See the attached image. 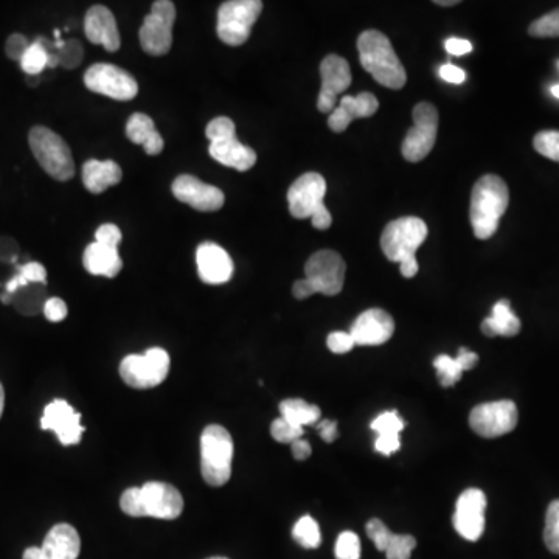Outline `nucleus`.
I'll return each instance as SVG.
<instances>
[{"label":"nucleus","mask_w":559,"mask_h":559,"mask_svg":"<svg viewBox=\"0 0 559 559\" xmlns=\"http://www.w3.org/2000/svg\"><path fill=\"white\" fill-rule=\"evenodd\" d=\"M120 508L132 518L173 521L184 511V497L170 483L148 482L140 488H128L120 497Z\"/></svg>","instance_id":"1"},{"label":"nucleus","mask_w":559,"mask_h":559,"mask_svg":"<svg viewBox=\"0 0 559 559\" xmlns=\"http://www.w3.org/2000/svg\"><path fill=\"white\" fill-rule=\"evenodd\" d=\"M510 204V191L504 179L496 174L482 176L471 193L469 219L479 240H490L499 229L500 218Z\"/></svg>","instance_id":"2"},{"label":"nucleus","mask_w":559,"mask_h":559,"mask_svg":"<svg viewBox=\"0 0 559 559\" xmlns=\"http://www.w3.org/2000/svg\"><path fill=\"white\" fill-rule=\"evenodd\" d=\"M428 237V226L417 216L395 219L382 232V252L393 263H400L401 274L414 278L418 274L415 254Z\"/></svg>","instance_id":"3"},{"label":"nucleus","mask_w":559,"mask_h":559,"mask_svg":"<svg viewBox=\"0 0 559 559\" xmlns=\"http://www.w3.org/2000/svg\"><path fill=\"white\" fill-rule=\"evenodd\" d=\"M362 67L389 89H401L407 81L406 70L393 50L392 42L378 30H367L358 38Z\"/></svg>","instance_id":"4"},{"label":"nucleus","mask_w":559,"mask_h":559,"mask_svg":"<svg viewBox=\"0 0 559 559\" xmlns=\"http://www.w3.org/2000/svg\"><path fill=\"white\" fill-rule=\"evenodd\" d=\"M327 181L319 173H305L289 187V212L296 219L311 218L316 229L327 230L333 224L331 213L325 207Z\"/></svg>","instance_id":"5"},{"label":"nucleus","mask_w":559,"mask_h":559,"mask_svg":"<svg viewBox=\"0 0 559 559\" xmlns=\"http://www.w3.org/2000/svg\"><path fill=\"white\" fill-rule=\"evenodd\" d=\"M233 440L226 428L210 424L201 435V473L210 487H223L232 477Z\"/></svg>","instance_id":"6"},{"label":"nucleus","mask_w":559,"mask_h":559,"mask_svg":"<svg viewBox=\"0 0 559 559\" xmlns=\"http://www.w3.org/2000/svg\"><path fill=\"white\" fill-rule=\"evenodd\" d=\"M205 136L210 140V156L224 167L247 171L257 164V153L237 139V128L229 117L213 119L205 129Z\"/></svg>","instance_id":"7"},{"label":"nucleus","mask_w":559,"mask_h":559,"mask_svg":"<svg viewBox=\"0 0 559 559\" xmlns=\"http://www.w3.org/2000/svg\"><path fill=\"white\" fill-rule=\"evenodd\" d=\"M28 143L33 156L49 176L61 182L73 178L75 162H73L72 151L63 137L46 126H35L28 134Z\"/></svg>","instance_id":"8"},{"label":"nucleus","mask_w":559,"mask_h":559,"mask_svg":"<svg viewBox=\"0 0 559 559\" xmlns=\"http://www.w3.org/2000/svg\"><path fill=\"white\" fill-rule=\"evenodd\" d=\"M263 11L260 0H230L218 10L216 32L218 38L227 46H243L249 39L252 27Z\"/></svg>","instance_id":"9"},{"label":"nucleus","mask_w":559,"mask_h":559,"mask_svg":"<svg viewBox=\"0 0 559 559\" xmlns=\"http://www.w3.org/2000/svg\"><path fill=\"white\" fill-rule=\"evenodd\" d=\"M170 372V356L164 348L153 347L143 355H129L120 364V376L132 389L160 386Z\"/></svg>","instance_id":"10"},{"label":"nucleus","mask_w":559,"mask_h":559,"mask_svg":"<svg viewBox=\"0 0 559 559\" xmlns=\"http://www.w3.org/2000/svg\"><path fill=\"white\" fill-rule=\"evenodd\" d=\"M176 7L170 0H157L151 7L140 27L139 38L142 49L148 55L164 56L173 46V27Z\"/></svg>","instance_id":"11"},{"label":"nucleus","mask_w":559,"mask_h":559,"mask_svg":"<svg viewBox=\"0 0 559 559\" xmlns=\"http://www.w3.org/2000/svg\"><path fill=\"white\" fill-rule=\"evenodd\" d=\"M84 86L117 101H129L139 94L136 78L114 64L98 63L89 67L84 73Z\"/></svg>","instance_id":"12"},{"label":"nucleus","mask_w":559,"mask_h":559,"mask_svg":"<svg viewBox=\"0 0 559 559\" xmlns=\"http://www.w3.org/2000/svg\"><path fill=\"white\" fill-rule=\"evenodd\" d=\"M345 266L344 258L334 250H319L311 255L305 264L306 280L311 283L316 294L337 296L344 289Z\"/></svg>","instance_id":"13"},{"label":"nucleus","mask_w":559,"mask_h":559,"mask_svg":"<svg viewBox=\"0 0 559 559\" xmlns=\"http://www.w3.org/2000/svg\"><path fill=\"white\" fill-rule=\"evenodd\" d=\"M438 111L431 103H418L414 109V126L407 132L403 142L404 159L420 162L426 159L437 140Z\"/></svg>","instance_id":"14"},{"label":"nucleus","mask_w":559,"mask_h":559,"mask_svg":"<svg viewBox=\"0 0 559 559\" xmlns=\"http://www.w3.org/2000/svg\"><path fill=\"white\" fill-rule=\"evenodd\" d=\"M518 418V407L513 401H493L471 410L469 426L480 437L497 438L510 434L516 428Z\"/></svg>","instance_id":"15"},{"label":"nucleus","mask_w":559,"mask_h":559,"mask_svg":"<svg viewBox=\"0 0 559 559\" xmlns=\"http://www.w3.org/2000/svg\"><path fill=\"white\" fill-rule=\"evenodd\" d=\"M485 511H487V496L482 490L469 488L463 491L457 499L454 518H452L455 532L466 541H479L485 532Z\"/></svg>","instance_id":"16"},{"label":"nucleus","mask_w":559,"mask_h":559,"mask_svg":"<svg viewBox=\"0 0 559 559\" xmlns=\"http://www.w3.org/2000/svg\"><path fill=\"white\" fill-rule=\"evenodd\" d=\"M41 428L55 432L63 446L78 445L86 431L81 424L80 412L64 400H53L47 404L42 414Z\"/></svg>","instance_id":"17"},{"label":"nucleus","mask_w":559,"mask_h":559,"mask_svg":"<svg viewBox=\"0 0 559 559\" xmlns=\"http://www.w3.org/2000/svg\"><path fill=\"white\" fill-rule=\"evenodd\" d=\"M320 77H322V89L317 98V109L322 114H331L336 109L337 95L350 87V66L341 56L328 55L320 63Z\"/></svg>","instance_id":"18"},{"label":"nucleus","mask_w":559,"mask_h":559,"mask_svg":"<svg viewBox=\"0 0 559 559\" xmlns=\"http://www.w3.org/2000/svg\"><path fill=\"white\" fill-rule=\"evenodd\" d=\"M171 190L176 199L199 212H216V210L223 209L224 202H226V196L218 187L205 184L190 174H182L179 178L174 179Z\"/></svg>","instance_id":"19"},{"label":"nucleus","mask_w":559,"mask_h":559,"mask_svg":"<svg viewBox=\"0 0 559 559\" xmlns=\"http://www.w3.org/2000/svg\"><path fill=\"white\" fill-rule=\"evenodd\" d=\"M81 552V539L69 524H58L47 533L41 547L25 550L22 559H77Z\"/></svg>","instance_id":"20"},{"label":"nucleus","mask_w":559,"mask_h":559,"mask_svg":"<svg viewBox=\"0 0 559 559\" xmlns=\"http://www.w3.org/2000/svg\"><path fill=\"white\" fill-rule=\"evenodd\" d=\"M395 333V322L387 311L372 308L359 314L351 325L350 334L356 345L375 347L386 344Z\"/></svg>","instance_id":"21"},{"label":"nucleus","mask_w":559,"mask_h":559,"mask_svg":"<svg viewBox=\"0 0 559 559\" xmlns=\"http://www.w3.org/2000/svg\"><path fill=\"white\" fill-rule=\"evenodd\" d=\"M84 33L92 44L103 46L108 52H117L122 46L119 25L112 11L105 5H94L87 10L84 18Z\"/></svg>","instance_id":"22"},{"label":"nucleus","mask_w":559,"mask_h":559,"mask_svg":"<svg viewBox=\"0 0 559 559\" xmlns=\"http://www.w3.org/2000/svg\"><path fill=\"white\" fill-rule=\"evenodd\" d=\"M196 264L202 282L224 285L233 275V261L227 250L215 243H202L196 250Z\"/></svg>","instance_id":"23"},{"label":"nucleus","mask_w":559,"mask_h":559,"mask_svg":"<svg viewBox=\"0 0 559 559\" xmlns=\"http://www.w3.org/2000/svg\"><path fill=\"white\" fill-rule=\"evenodd\" d=\"M378 108V98L370 92H362L356 97L348 95V97L342 98L339 106L331 112L328 126H330L331 131L344 132L353 120L372 117L373 114H376Z\"/></svg>","instance_id":"24"},{"label":"nucleus","mask_w":559,"mask_h":559,"mask_svg":"<svg viewBox=\"0 0 559 559\" xmlns=\"http://www.w3.org/2000/svg\"><path fill=\"white\" fill-rule=\"evenodd\" d=\"M84 268L89 274L114 278L122 271L123 261L117 247L105 246L95 241L84 250Z\"/></svg>","instance_id":"25"},{"label":"nucleus","mask_w":559,"mask_h":559,"mask_svg":"<svg viewBox=\"0 0 559 559\" xmlns=\"http://www.w3.org/2000/svg\"><path fill=\"white\" fill-rule=\"evenodd\" d=\"M122 178V168L114 160L91 159L83 165L84 187L94 195H100L109 187L119 184Z\"/></svg>","instance_id":"26"},{"label":"nucleus","mask_w":559,"mask_h":559,"mask_svg":"<svg viewBox=\"0 0 559 559\" xmlns=\"http://www.w3.org/2000/svg\"><path fill=\"white\" fill-rule=\"evenodd\" d=\"M126 137L132 143L142 145L145 153L150 156H157L164 151V137L160 136L153 119L142 112H136L129 117L126 123Z\"/></svg>","instance_id":"27"},{"label":"nucleus","mask_w":559,"mask_h":559,"mask_svg":"<svg viewBox=\"0 0 559 559\" xmlns=\"http://www.w3.org/2000/svg\"><path fill=\"white\" fill-rule=\"evenodd\" d=\"M521 331V320L511 310L508 300H499L490 316L482 322V333L488 337H513Z\"/></svg>","instance_id":"28"},{"label":"nucleus","mask_w":559,"mask_h":559,"mask_svg":"<svg viewBox=\"0 0 559 559\" xmlns=\"http://www.w3.org/2000/svg\"><path fill=\"white\" fill-rule=\"evenodd\" d=\"M280 414L285 420L291 421L292 424L305 428L311 424H317L322 418V412L316 404L306 403L300 398H289V400L280 403Z\"/></svg>","instance_id":"29"},{"label":"nucleus","mask_w":559,"mask_h":559,"mask_svg":"<svg viewBox=\"0 0 559 559\" xmlns=\"http://www.w3.org/2000/svg\"><path fill=\"white\" fill-rule=\"evenodd\" d=\"M292 538L305 549H317L322 542L319 524L311 516H303L292 528Z\"/></svg>","instance_id":"30"},{"label":"nucleus","mask_w":559,"mask_h":559,"mask_svg":"<svg viewBox=\"0 0 559 559\" xmlns=\"http://www.w3.org/2000/svg\"><path fill=\"white\" fill-rule=\"evenodd\" d=\"M19 64H21V69L27 75L36 77L42 70L49 67V52H47L46 47L42 46L41 42L35 41L33 44H30Z\"/></svg>","instance_id":"31"},{"label":"nucleus","mask_w":559,"mask_h":559,"mask_svg":"<svg viewBox=\"0 0 559 559\" xmlns=\"http://www.w3.org/2000/svg\"><path fill=\"white\" fill-rule=\"evenodd\" d=\"M435 372H437L440 384L443 387H452L462 379L463 370L457 359L448 355H440L434 361Z\"/></svg>","instance_id":"32"},{"label":"nucleus","mask_w":559,"mask_h":559,"mask_svg":"<svg viewBox=\"0 0 559 559\" xmlns=\"http://www.w3.org/2000/svg\"><path fill=\"white\" fill-rule=\"evenodd\" d=\"M528 35L533 38H559V8L532 22Z\"/></svg>","instance_id":"33"},{"label":"nucleus","mask_w":559,"mask_h":559,"mask_svg":"<svg viewBox=\"0 0 559 559\" xmlns=\"http://www.w3.org/2000/svg\"><path fill=\"white\" fill-rule=\"evenodd\" d=\"M544 542L550 552L559 555V499L553 500L547 508Z\"/></svg>","instance_id":"34"},{"label":"nucleus","mask_w":559,"mask_h":559,"mask_svg":"<svg viewBox=\"0 0 559 559\" xmlns=\"http://www.w3.org/2000/svg\"><path fill=\"white\" fill-rule=\"evenodd\" d=\"M533 146L541 156L559 162V131H541L533 139Z\"/></svg>","instance_id":"35"},{"label":"nucleus","mask_w":559,"mask_h":559,"mask_svg":"<svg viewBox=\"0 0 559 559\" xmlns=\"http://www.w3.org/2000/svg\"><path fill=\"white\" fill-rule=\"evenodd\" d=\"M336 559H361V541L353 532H342L334 547Z\"/></svg>","instance_id":"36"},{"label":"nucleus","mask_w":559,"mask_h":559,"mask_svg":"<svg viewBox=\"0 0 559 559\" xmlns=\"http://www.w3.org/2000/svg\"><path fill=\"white\" fill-rule=\"evenodd\" d=\"M415 547H417V539L414 536L393 533L386 549L387 559H410Z\"/></svg>","instance_id":"37"},{"label":"nucleus","mask_w":559,"mask_h":559,"mask_svg":"<svg viewBox=\"0 0 559 559\" xmlns=\"http://www.w3.org/2000/svg\"><path fill=\"white\" fill-rule=\"evenodd\" d=\"M271 435L274 440L278 443H294L296 440H300L303 435V428L292 424L291 421L285 420V418H277V420L272 423Z\"/></svg>","instance_id":"38"},{"label":"nucleus","mask_w":559,"mask_h":559,"mask_svg":"<svg viewBox=\"0 0 559 559\" xmlns=\"http://www.w3.org/2000/svg\"><path fill=\"white\" fill-rule=\"evenodd\" d=\"M365 530H367V536L372 539L373 544H375L376 549L379 552H386L387 546H389L390 539H392L393 533L390 532L389 527H387L384 522L379 521V519H372V521L367 522L365 525Z\"/></svg>","instance_id":"39"},{"label":"nucleus","mask_w":559,"mask_h":559,"mask_svg":"<svg viewBox=\"0 0 559 559\" xmlns=\"http://www.w3.org/2000/svg\"><path fill=\"white\" fill-rule=\"evenodd\" d=\"M404 426H406V424H404L403 418H401L395 410L382 412L372 423V429L376 434H379V432H400L401 434Z\"/></svg>","instance_id":"40"},{"label":"nucleus","mask_w":559,"mask_h":559,"mask_svg":"<svg viewBox=\"0 0 559 559\" xmlns=\"http://www.w3.org/2000/svg\"><path fill=\"white\" fill-rule=\"evenodd\" d=\"M83 46L78 41H67L58 53L60 64L64 69H75L83 61Z\"/></svg>","instance_id":"41"},{"label":"nucleus","mask_w":559,"mask_h":559,"mask_svg":"<svg viewBox=\"0 0 559 559\" xmlns=\"http://www.w3.org/2000/svg\"><path fill=\"white\" fill-rule=\"evenodd\" d=\"M328 348H330L331 353L334 355H345L348 351L355 348L356 342L350 333H345V331H334L328 336L327 339Z\"/></svg>","instance_id":"42"},{"label":"nucleus","mask_w":559,"mask_h":559,"mask_svg":"<svg viewBox=\"0 0 559 559\" xmlns=\"http://www.w3.org/2000/svg\"><path fill=\"white\" fill-rule=\"evenodd\" d=\"M400 432H379L376 434L375 449L382 455H392L400 451Z\"/></svg>","instance_id":"43"},{"label":"nucleus","mask_w":559,"mask_h":559,"mask_svg":"<svg viewBox=\"0 0 559 559\" xmlns=\"http://www.w3.org/2000/svg\"><path fill=\"white\" fill-rule=\"evenodd\" d=\"M95 241L100 244H105L109 247H117L119 249L120 241H122V232L115 224H103L98 227L95 232Z\"/></svg>","instance_id":"44"},{"label":"nucleus","mask_w":559,"mask_h":559,"mask_svg":"<svg viewBox=\"0 0 559 559\" xmlns=\"http://www.w3.org/2000/svg\"><path fill=\"white\" fill-rule=\"evenodd\" d=\"M28 47H30V42L21 33H14L10 38L7 39V44H5V52H7L8 58L13 61H21L24 53L27 52Z\"/></svg>","instance_id":"45"},{"label":"nucleus","mask_w":559,"mask_h":559,"mask_svg":"<svg viewBox=\"0 0 559 559\" xmlns=\"http://www.w3.org/2000/svg\"><path fill=\"white\" fill-rule=\"evenodd\" d=\"M67 305L60 297H52L44 303V316L49 322L58 323L63 322L67 317Z\"/></svg>","instance_id":"46"},{"label":"nucleus","mask_w":559,"mask_h":559,"mask_svg":"<svg viewBox=\"0 0 559 559\" xmlns=\"http://www.w3.org/2000/svg\"><path fill=\"white\" fill-rule=\"evenodd\" d=\"M18 274H21L22 277L27 280L28 285H30V283H42V285H46L47 283L46 268H44L41 263H36V261L24 264V266H19Z\"/></svg>","instance_id":"47"},{"label":"nucleus","mask_w":559,"mask_h":559,"mask_svg":"<svg viewBox=\"0 0 559 559\" xmlns=\"http://www.w3.org/2000/svg\"><path fill=\"white\" fill-rule=\"evenodd\" d=\"M445 49L454 56H463L473 52V44L466 39L451 38L445 42Z\"/></svg>","instance_id":"48"},{"label":"nucleus","mask_w":559,"mask_h":559,"mask_svg":"<svg viewBox=\"0 0 559 559\" xmlns=\"http://www.w3.org/2000/svg\"><path fill=\"white\" fill-rule=\"evenodd\" d=\"M440 77L452 84H462L466 80V73L459 67L452 64H445L440 67Z\"/></svg>","instance_id":"49"},{"label":"nucleus","mask_w":559,"mask_h":559,"mask_svg":"<svg viewBox=\"0 0 559 559\" xmlns=\"http://www.w3.org/2000/svg\"><path fill=\"white\" fill-rule=\"evenodd\" d=\"M317 429H319L320 437L327 441V443H333V441L339 437L336 421L320 420L319 423H317Z\"/></svg>","instance_id":"50"},{"label":"nucleus","mask_w":559,"mask_h":559,"mask_svg":"<svg viewBox=\"0 0 559 559\" xmlns=\"http://www.w3.org/2000/svg\"><path fill=\"white\" fill-rule=\"evenodd\" d=\"M455 359H457V362H459L463 372L473 370L474 367H476L477 362H479V356H477L474 351L466 350V348H460L459 356H457V358Z\"/></svg>","instance_id":"51"},{"label":"nucleus","mask_w":559,"mask_h":559,"mask_svg":"<svg viewBox=\"0 0 559 559\" xmlns=\"http://www.w3.org/2000/svg\"><path fill=\"white\" fill-rule=\"evenodd\" d=\"M292 294H294L297 300H305L308 299V297L314 296L316 291H314L311 283L308 282L306 278H303V280H297V282L294 283V286H292Z\"/></svg>","instance_id":"52"},{"label":"nucleus","mask_w":559,"mask_h":559,"mask_svg":"<svg viewBox=\"0 0 559 559\" xmlns=\"http://www.w3.org/2000/svg\"><path fill=\"white\" fill-rule=\"evenodd\" d=\"M291 449L292 455H294V459L299 460V462L310 459L311 452H313L310 443H308V441L302 440V438H300V440L294 441V443H292L291 445Z\"/></svg>","instance_id":"53"},{"label":"nucleus","mask_w":559,"mask_h":559,"mask_svg":"<svg viewBox=\"0 0 559 559\" xmlns=\"http://www.w3.org/2000/svg\"><path fill=\"white\" fill-rule=\"evenodd\" d=\"M25 286H28L27 280H25L21 274H16L11 278L10 282L7 283V292L10 296H13L14 292L18 291V289L25 288Z\"/></svg>","instance_id":"54"},{"label":"nucleus","mask_w":559,"mask_h":559,"mask_svg":"<svg viewBox=\"0 0 559 559\" xmlns=\"http://www.w3.org/2000/svg\"><path fill=\"white\" fill-rule=\"evenodd\" d=\"M459 0H437L435 5H440V7H454V5H459Z\"/></svg>","instance_id":"55"},{"label":"nucleus","mask_w":559,"mask_h":559,"mask_svg":"<svg viewBox=\"0 0 559 559\" xmlns=\"http://www.w3.org/2000/svg\"><path fill=\"white\" fill-rule=\"evenodd\" d=\"M4 407H5V390H4V386L0 384V418H2V414H4Z\"/></svg>","instance_id":"56"},{"label":"nucleus","mask_w":559,"mask_h":559,"mask_svg":"<svg viewBox=\"0 0 559 559\" xmlns=\"http://www.w3.org/2000/svg\"><path fill=\"white\" fill-rule=\"evenodd\" d=\"M0 300H2V302L5 303V305H8V303L11 302V296L10 294H8V292H5V294H2V296H0Z\"/></svg>","instance_id":"57"},{"label":"nucleus","mask_w":559,"mask_h":559,"mask_svg":"<svg viewBox=\"0 0 559 559\" xmlns=\"http://www.w3.org/2000/svg\"><path fill=\"white\" fill-rule=\"evenodd\" d=\"M550 92H552L553 97L559 98V84L553 86L552 89H550Z\"/></svg>","instance_id":"58"},{"label":"nucleus","mask_w":559,"mask_h":559,"mask_svg":"<svg viewBox=\"0 0 559 559\" xmlns=\"http://www.w3.org/2000/svg\"><path fill=\"white\" fill-rule=\"evenodd\" d=\"M209 559H229V558H224V556H213V558H209Z\"/></svg>","instance_id":"59"}]
</instances>
